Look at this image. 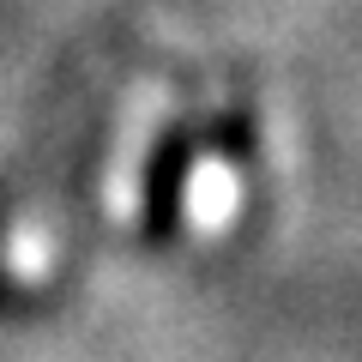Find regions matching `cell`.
Returning a JSON list of instances; mask_svg holds the SVG:
<instances>
[{
  "label": "cell",
  "instance_id": "6da1fadb",
  "mask_svg": "<svg viewBox=\"0 0 362 362\" xmlns=\"http://www.w3.org/2000/svg\"><path fill=\"white\" fill-rule=\"evenodd\" d=\"M187 163H194V151H187V133H163V145H157L151 169H145V235H151V242L175 235L181 187H187Z\"/></svg>",
  "mask_w": 362,
  "mask_h": 362
}]
</instances>
